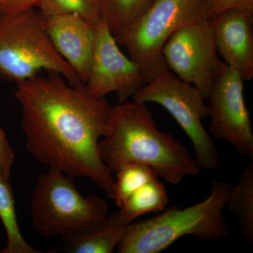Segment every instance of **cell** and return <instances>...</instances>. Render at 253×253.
I'll return each mask as SVG.
<instances>
[{
  "label": "cell",
  "instance_id": "1",
  "mask_svg": "<svg viewBox=\"0 0 253 253\" xmlns=\"http://www.w3.org/2000/svg\"><path fill=\"white\" fill-rule=\"evenodd\" d=\"M15 97L22 109L28 152L67 175L88 178L112 199L115 179L99 150L112 118L113 106L105 98L54 72L16 83Z\"/></svg>",
  "mask_w": 253,
  "mask_h": 253
},
{
  "label": "cell",
  "instance_id": "2",
  "mask_svg": "<svg viewBox=\"0 0 253 253\" xmlns=\"http://www.w3.org/2000/svg\"><path fill=\"white\" fill-rule=\"evenodd\" d=\"M99 150L112 172L126 165L139 163L176 185L201 172L185 146L172 134L158 129L146 104L134 100L113 106L109 129L100 140Z\"/></svg>",
  "mask_w": 253,
  "mask_h": 253
},
{
  "label": "cell",
  "instance_id": "3",
  "mask_svg": "<svg viewBox=\"0 0 253 253\" xmlns=\"http://www.w3.org/2000/svg\"><path fill=\"white\" fill-rule=\"evenodd\" d=\"M231 184L213 181L209 196L186 208L174 206L156 217L131 222L116 249L118 253H158L186 236L204 241L229 235L224 210Z\"/></svg>",
  "mask_w": 253,
  "mask_h": 253
},
{
  "label": "cell",
  "instance_id": "4",
  "mask_svg": "<svg viewBox=\"0 0 253 253\" xmlns=\"http://www.w3.org/2000/svg\"><path fill=\"white\" fill-rule=\"evenodd\" d=\"M44 71L59 73L71 85L84 84L53 46L41 11L0 12V79L16 84Z\"/></svg>",
  "mask_w": 253,
  "mask_h": 253
},
{
  "label": "cell",
  "instance_id": "5",
  "mask_svg": "<svg viewBox=\"0 0 253 253\" xmlns=\"http://www.w3.org/2000/svg\"><path fill=\"white\" fill-rule=\"evenodd\" d=\"M74 178L49 168L37 181L32 196L33 227L46 239L83 234L98 229L109 215L105 200L83 196Z\"/></svg>",
  "mask_w": 253,
  "mask_h": 253
},
{
  "label": "cell",
  "instance_id": "6",
  "mask_svg": "<svg viewBox=\"0 0 253 253\" xmlns=\"http://www.w3.org/2000/svg\"><path fill=\"white\" fill-rule=\"evenodd\" d=\"M211 1L157 0L130 27L115 37L127 49L145 83L168 70L162 53L165 44L183 26L208 17Z\"/></svg>",
  "mask_w": 253,
  "mask_h": 253
},
{
  "label": "cell",
  "instance_id": "7",
  "mask_svg": "<svg viewBox=\"0 0 253 253\" xmlns=\"http://www.w3.org/2000/svg\"><path fill=\"white\" fill-rule=\"evenodd\" d=\"M132 99L159 104L172 116L192 143L194 158L201 170H212L220 166L217 147L202 123L208 117L206 99L196 86L167 70L145 83Z\"/></svg>",
  "mask_w": 253,
  "mask_h": 253
},
{
  "label": "cell",
  "instance_id": "8",
  "mask_svg": "<svg viewBox=\"0 0 253 253\" xmlns=\"http://www.w3.org/2000/svg\"><path fill=\"white\" fill-rule=\"evenodd\" d=\"M162 53L168 69L196 86L207 99L224 65L218 56L211 19L183 26L169 38Z\"/></svg>",
  "mask_w": 253,
  "mask_h": 253
},
{
  "label": "cell",
  "instance_id": "9",
  "mask_svg": "<svg viewBox=\"0 0 253 253\" xmlns=\"http://www.w3.org/2000/svg\"><path fill=\"white\" fill-rule=\"evenodd\" d=\"M244 80L224 63L208 95V128L213 137L225 141L237 152L253 158V131L244 96Z\"/></svg>",
  "mask_w": 253,
  "mask_h": 253
},
{
  "label": "cell",
  "instance_id": "10",
  "mask_svg": "<svg viewBox=\"0 0 253 253\" xmlns=\"http://www.w3.org/2000/svg\"><path fill=\"white\" fill-rule=\"evenodd\" d=\"M104 21L96 26L94 50L84 84L92 96L104 99L116 93L118 103L132 98L145 84L136 63L123 54Z\"/></svg>",
  "mask_w": 253,
  "mask_h": 253
},
{
  "label": "cell",
  "instance_id": "11",
  "mask_svg": "<svg viewBox=\"0 0 253 253\" xmlns=\"http://www.w3.org/2000/svg\"><path fill=\"white\" fill-rule=\"evenodd\" d=\"M211 21L217 54L245 82L251 81L253 78V12L229 10Z\"/></svg>",
  "mask_w": 253,
  "mask_h": 253
},
{
  "label": "cell",
  "instance_id": "12",
  "mask_svg": "<svg viewBox=\"0 0 253 253\" xmlns=\"http://www.w3.org/2000/svg\"><path fill=\"white\" fill-rule=\"evenodd\" d=\"M53 46L85 83L94 50L96 26L76 14L44 17Z\"/></svg>",
  "mask_w": 253,
  "mask_h": 253
},
{
  "label": "cell",
  "instance_id": "13",
  "mask_svg": "<svg viewBox=\"0 0 253 253\" xmlns=\"http://www.w3.org/2000/svg\"><path fill=\"white\" fill-rule=\"evenodd\" d=\"M128 224L119 212L109 214L104 224L98 229L62 238L64 246L52 252L69 253H111L121 243Z\"/></svg>",
  "mask_w": 253,
  "mask_h": 253
},
{
  "label": "cell",
  "instance_id": "14",
  "mask_svg": "<svg viewBox=\"0 0 253 253\" xmlns=\"http://www.w3.org/2000/svg\"><path fill=\"white\" fill-rule=\"evenodd\" d=\"M226 207L235 215L245 239L253 241V163L244 168L235 186H231Z\"/></svg>",
  "mask_w": 253,
  "mask_h": 253
},
{
  "label": "cell",
  "instance_id": "15",
  "mask_svg": "<svg viewBox=\"0 0 253 253\" xmlns=\"http://www.w3.org/2000/svg\"><path fill=\"white\" fill-rule=\"evenodd\" d=\"M0 220L6 231L7 242L0 253H42L26 242L20 231L14 192L9 177L0 170Z\"/></svg>",
  "mask_w": 253,
  "mask_h": 253
},
{
  "label": "cell",
  "instance_id": "16",
  "mask_svg": "<svg viewBox=\"0 0 253 253\" xmlns=\"http://www.w3.org/2000/svg\"><path fill=\"white\" fill-rule=\"evenodd\" d=\"M168 204L166 188L156 177L133 193L118 212L127 224H130L148 213L164 211Z\"/></svg>",
  "mask_w": 253,
  "mask_h": 253
},
{
  "label": "cell",
  "instance_id": "17",
  "mask_svg": "<svg viewBox=\"0 0 253 253\" xmlns=\"http://www.w3.org/2000/svg\"><path fill=\"white\" fill-rule=\"evenodd\" d=\"M157 0H101L102 21L114 37L126 31Z\"/></svg>",
  "mask_w": 253,
  "mask_h": 253
},
{
  "label": "cell",
  "instance_id": "18",
  "mask_svg": "<svg viewBox=\"0 0 253 253\" xmlns=\"http://www.w3.org/2000/svg\"><path fill=\"white\" fill-rule=\"evenodd\" d=\"M112 200L121 208L129 196L145 184L158 177L149 166L130 163L120 168L116 172Z\"/></svg>",
  "mask_w": 253,
  "mask_h": 253
},
{
  "label": "cell",
  "instance_id": "19",
  "mask_svg": "<svg viewBox=\"0 0 253 253\" xmlns=\"http://www.w3.org/2000/svg\"><path fill=\"white\" fill-rule=\"evenodd\" d=\"M38 9L43 17L76 14L95 26L102 20L101 0H42Z\"/></svg>",
  "mask_w": 253,
  "mask_h": 253
},
{
  "label": "cell",
  "instance_id": "20",
  "mask_svg": "<svg viewBox=\"0 0 253 253\" xmlns=\"http://www.w3.org/2000/svg\"><path fill=\"white\" fill-rule=\"evenodd\" d=\"M231 9H242L253 12V0H212L208 11L210 19Z\"/></svg>",
  "mask_w": 253,
  "mask_h": 253
},
{
  "label": "cell",
  "instance_id": "21",
  "mask_svg": "<svg viewBox=\"0 0 253 253\" xmlns=\"http://www.w3.org/2000/svg\"><path fill=\"white\" fill-rule=\"evenodd\" d=\"M15 155L6 138V133L0 127V170L9 177Z\"/></svg>",
  "mask_w": 253,
  "mask_h": 253
},
{
  "label": "cell",
  "instance_id": "22",
  "mask_svg": "<svg viewBox=\"0 0 253 253\" xmlns=\"http://www.w3.org/2000/svg\"><path fill=\"white\" fill-rule=\"evenodd\" d=\"M42 0H0V12L16 13L38 8Z\"/></svg>",
  "mask_w": 253,
  "mask_h": 253
}]
</instances>
